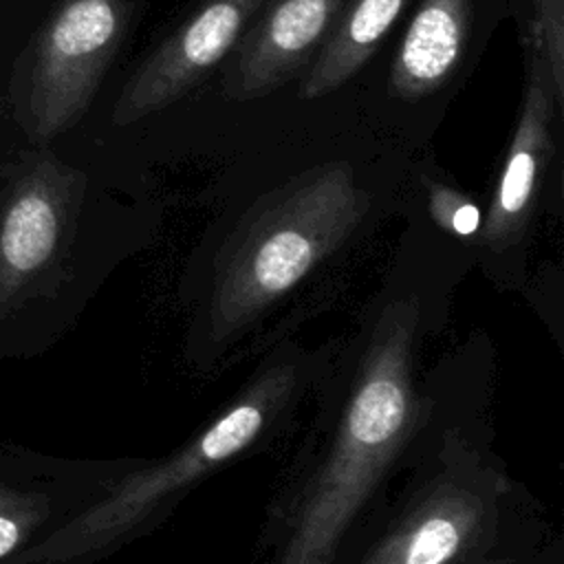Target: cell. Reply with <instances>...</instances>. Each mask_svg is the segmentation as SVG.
I'll return each instance as SVG.
<instances>
[{
  "label": "cell",
  "instance_id": "obj_11",
  "mask_svg": "<svg viewBox=\"0 0 564 564\" xmlns=\"http://www.w3.org/2000/svg\"><path fill=\"white\" fill-rule=\"evenodd\" d=\"M533 7L527 42L546 66L555 101L564 104V0H529Z\"/></svg>",
  "mask_w": 564,
  "mask_h": 564
},
{
  "label": "cell",
  "instance_id": "obj_4",
  "mask_svg": "<svg viewBox=\"0 0 564 564\" xmlns=\"http://www.w3.org/2000/svg\"><path fill=\"white\" fill-rule=\"evenodd\" d=\"M333 348L335 339L311 346L293 335L260 352L247 379L178 447L121 474L42 546L40 557H104L165 524L205 480L286 443L300 432Z\"/></svg>",
  "mask_w": 564,
  "mask_h": 564
},
{
  "label": "cell",
  "instance_id": "obj_9",
  "mask_svg": "<svg viewBox=\"0 0 564 564\" xmlns=\"http://www.w3.org/2000/svg\"><path fill=\"white\" fill-rule=\"evenodd\" d=\"M471 31V0H421L390 68V88L405 101L441 90L460 66Z\"/></svg>",
  "mask_w": 564,
  "mask_h": 564
},
{
  "label": "cell",
  "instance_id": "obj_10",
  "mask_svg": "<svg viewBox=\"0 0 564 564\" xmlns=\"http://www.w3.org/2000/svg\"><path fill=\"white\" fill-rule=\"evenodd\" d=\"M410 0H348L300 86L302 99H319L352 79L377 53Z\"/></svg>",
  "mask_w": 564,
  "mask_h": 564
},
{
  "label": "cell",
  "instance_id": "obj_7",
  "mask_svg": "<svg viewBox=\"0 0 564 564\" xmlns=\"http://www.w3.org/2000/svg\"><path fill=\"white\" fill-rule=\"evenodd\" d=\"M264 0H200L137 66L112 106V123L130 126L196 88L238 44Z\"/></svg>",
  "mask_w": 564,
  "mask_h": 564
},
{
  "label": "cell",
  "instance_id": "obj_12",
  "mask_svg": "<svg viewBox=\"0 0 564 564\" xmlns=\"http://www.w3.org/2000/svg\"><path fill=\"white\" fill-rule=\"evenodd\" d=\"M564 284L562 269L557 264H542L538 271H531L520 295L531 304L535 315L549 328L557 346L564 341Z\"/></svg>",
  "mask_w": 564,
  "mask_h": 564
},
{
  "label": "cell",
  "instance_id": "obj_13",
  "mask_svg": "<svg viewBox=\"0 0 564 564\" xmlns=\"http://www.w3.org/2000/svg\"><path fill=\"white\" fill-rule=\"evenodd\" d=\"M22 540V524L11 516L0 513V557Z\"/></svg>",
  "mask_w": 564,
  "mask_h": 564
},
{
  "label": "cell",
  "instance_id": "obj_14",
  "mask_svg": "<svg viewBox=\"0 0 564 564\" xmlns=\"http://www.w3.org/2000/svg\"><path fill=\"white\" fill-rule=\"evenodd\" d=\"M551 542V540H549ZM546 542V544H549ZM542 549V546H540ZM538 549V551H540ZM533 551V553H538ZM533 553H527V555H487V557H474V560H465V562H458V564H524Z\"/></svg>",
  "mask_w": 564,
  "mask_h": 564
},
{
  "label": "cell",
  "instance_id": "obj_1",
  "mask_svg": "<svg viewBox=\"0 0 564 564\" xmlns=\"http://www.w3.org/2000/svg\"><path fill=\"white\" fill-rule=\"evenodd\" d=\"M452 302L401 256L335 337L258 533L264 564H337L434 438L423 350Z\"/></svg>",
  "mask_w": 564,
  "mask_h": 564
},
{
  "label": "cell",
  "instance_id": "obj_2",
  "mask_svg": "<svg viewBox=\"0 0 564 564\" xmlns=\"http://www.w3.org/2000/svg\"><path fill=\"white\" fill-rule=\"evenodd\" d=\"M377 212L379 194L346 159L297 170L229 209L174 284L183 366L214 379L330 308Z\"/></svg>",
  "mask_w": 564,
  "mask_h": 564
},
{
  "label": "cell",
  "instance_id": "obj_5",
  "mask_svg": "<svg viewBox=\"0 0 564 564\" xmlns=\"http://www.w3.org/2000/svg\"><path fill=\"white\" fill-rule=\"evenodd\" d=\"M126 0H62L11 82L13 112L33 143H48L88 110L119 48Z\"/></svg>",
  "mask_w": 564,
  "mask_h": 564
},
{
  "label": "cell",
  "instance_id": "obj_3",
  "mask_svg": "<svg viewBox=\"0 0 564 564\" xmlns=\"http://www.w3.org/2000/svg\"><path fill=\"white\" fill-rule=\"evenodd\" d=\"M491 381L449 399L438 436L337 564H458L527 555L555 538L540 502L496 452Z\"/></svg>",
  "mask_w": 564,
  "mask_h": 564
},
{
  "label": "cell",
  "instance_id": "obj_6",
  "mask_svg": "<svg viewBox=\"0 0 564 564\" xmlns=\"http://www.w3.org/2000/svg\"><path fill=\"white\" fill-rule=\"evenodd\" d=\"M557 112L546 66L527 42L522 108L478 231L476 269L502 293H520L531 273L529 249L555 154L553 123Z\"/></svg>",
  "mask_w": 564,
  "mask_h": 564
},
{
  "label": "cell",
  "instance_id": "obj_8",
  "mask_svg": "<svg viewBox=\"0 0 564 564\" xmlns=\"http://www.w3.org/2000/svg\"><path fill=\"white\" fill-rule=\"evenodd\" d=\"M348 0H264L231 51L223 93L251 101L300 75L339 20Z\"/></svg>",
  "mask_w": 564,
  "mask_h": 564
}]
</instances>
